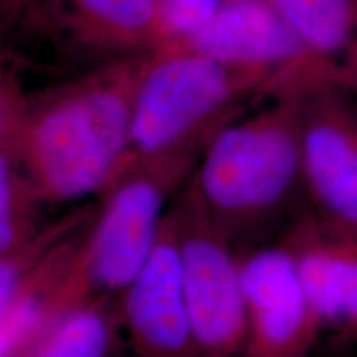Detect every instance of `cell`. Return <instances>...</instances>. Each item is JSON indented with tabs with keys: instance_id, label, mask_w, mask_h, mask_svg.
<instances>
[{
	"instance_id": "cell-1",
	"label": "cell",
	"mask_w": 357,
	"mask_h": 357,
	"mask_svg": "<svg viewBox=\"0 0 357 357\" xmlns=\"http://www.w3.org/2000/svg\"><path fill=\"white\" fill-rule=\"evenodd\" d=\"M151 53L91 66L37 93H26L15 71L3 66L0 149L13 155L45 204L100 197L121 171Z\"/></svg>"
},
{
	"instance_id": "cell-2",
	"label": "cell",
	"mask_w": 357,
	"mask_h": 357,
	"mask_svg": "<svg viewBox=\"0 0 357 357\" xmlns=\"http://www.w3.org/2000/svg\"><path fill=\"white\" fill-rule=\"evenodd\" d=\"M287 89L255 114L225 124L205 147L192 174L213 227L240 253L265 245L306 204L303 178L301 95Z\"/></svg>"
},
{
	"instance_id": "cell-3",
	"label": "cell",
	"mask_w": 357,
	"mask_h": 357,
	"mask_svg": "<svg viewBox=\"0 0 357 357\" xmlns=\"http://www.w3.org/2000/svg\"><path fill=\"white\" fill-rule=\"evenodd\" d=\"M287 89L291 88L271 70L225 63L164 42L151 53L137 86L129 158L207 147L248 105Z\"/></svg>"
},
{
	"instance_id": "cell-4",
	"label": "cell",
	"mask_w": 357,
	"mask_h": 357,
	"mask_svg": "<svg viewBox=\"0 0 357 357\" xmlns=\"http://www.w3.org/2000/svg\"><path fill=\"white\" fill-rule=\"evenodd\" d=\"M205 147L159 158H128L98 197L79 248L75 281L86 300L119 296L144 268L162 220Z\"/></svg>"
},
{
	"instance_id": "cell-5",
	"label": "cell",
	"mask_w": 357,
	"mask_h": 357,
	"mask_svg": "<svg viewBox=\"0 0 357 357\" xmlns=\"http://www.w3.org/2000/svg\"><path fill=\"white\" fill-rule=\"evenodd\" d=\"M182 284L200 357H243L247 339L240 252L218 231L192 184L172 200Z\"/></svg>"
},
{
	"instance_id": "cell-6",
	"label": "cell",
	"mask_w": 357,
	"mask_h": 357,
	"mask_svg": "<svg viewBox=\"0 0 357 357\" xmlns=\"http://www.w3.org/2000/svg\"><path fill=\"white\" fill-rule=\"evenodd\" d=\"M306 208L357 235V89L328 82L301 95Z\"/></svg>"
},
{
	"instance_id": "cell-7",
	"label": "cell",
	"mask_w": 357,
	"mask_h": 357,
	"mask_svg": "<svg viewBox=\"0 0 357 357\" xmlns=\"http://www.w3.org/2000/svg\"><path fill=\"white\" fill-rule=\"evenodd\" d=\"M15 29L66 61L98 66L162 45L155 0H32Z\"/></svg>"
},
{
	"instance_id": "cell-8",
	"label": "cell",
	"mask_w": 357,
	"mask_h": 357,
	"mask_svg": "<svg viewBox=\"0 0 357 357\" xmlns=\"http://www.w3.org/2000/svg\"><path fill=\"white\" fill-rule=\"evenodd\" d=\"M116 305L131 357H200L182 284L172 204L149 260L116 296Z\"/></svg>"
},
{
	"instance_id": "cell-9",
	"label": "cell",
	"mask_w": 357,
	"mask_h": 357,
	"mask_svg": "<svg viewBox=\"0 0 357 357\" xmlns=\"http://www.w3.org/2000/svg\"><path fill=\"white\" fill-rule=\"evenodd\" d=\"M247 296L243 357H310L324 331L280 240L240 253Z\"/></svg>"
},
{
	"instance_id": "cell-10",
	"label": "cell",
	"mask_w": 357,
	"mask_h": 357,
	"mask_svg": "<svg viewBox=\"0 0 357 357\" xmlns=\"http://www.w3.org/2000/svg\"><path fill=\"white\" fill-rule=\"evenodd\" d=\"M174 42L225 63L275 71L291 89L324 82L273 0H223L202 29Z\"/></svg>"
},
{
	"instance_id": "cell-11",
	"label": "cell",
	"mask_w": 357,
	"mask_h": 357,
	"mask_svg": "<svg viewBox=\"0 0 357 357\" xmlns=\"http://www.w3.org/2000/svg\"><path fill=\"white\" fill-rule=\"evenodd\" d=\"M278 240L293 258L323 328L342 341H357V235L334 229L305 208Z\"/></svg>"
},
{
	"instance_id": "cell-12",
	"label": "cell",
	"mask_w": 357,
	"mask_h": 357,
	"mask_svg": "<svg viewBox=\"0 0 357 357\" xmlns=\"http://www.w3.org/2000/svg\"><path fill=\"white\" fill-rule=\"evenodd\" d=\"M328 83L357 89V0H273Z\"/></svg>"
},
{
	"instance_id": "cell-13",
	"label": "cell",
	"mask_w": 357,
	"mask_h": 357,
	"mask_svg": "<svg viewBox=\"0 0 357 357\" xmlns=\"http://www.w3.org/2000/svg\"><path fill=\"white\" fill-rule=\"evenodd\" d=\"M119 336L116 298L101 296L58 316L15 357H109Z\"/></svg>"
},
{
	"instance_id": "cell-14",
	"label": "cell",
	"mask_w": 357,
	"mask_h": 357,
	"mask_svg": "<svg viewBox=\"0 0 357 357\" xmlns=\"http://www.w3.org/2000/svg\"><path fill=\"white\" fill-rule=\"evenodd\" d=\"M42 195L13 155L0 149V253L33 236L45 223Z\"/></svg>"
},
{
	"instance_id": "cell-15",
	"label": "cell",
	"mask_w": 357,
	"mask_h": 357,
	"mask_svg": "<svg viewBox=\"0 0 357 357\" xmlns=\"http://www.w3.org/2000/svg\"><path fill=\"white\" fill-rule=\"evenodd\" d=\"M222 2L223 0H155L162 40L174 42L195 33L215 15Z\"/></svg>"
},
{
	"instance_id": "cell-16",
	"label": "cell",
	"mask_w": 357,
	"mask_h": 357,
	"mask_svg": "<svg viewBox=\"0 0 357 357\" xmlns=\"http://www.w3.org/2000/svg\"><path fill=\"white\" fill-rule=\"evenodd\" d=\"M32 0H0V24L2 32H10L19 24Z\"/></svg>"
},
{
	"instance_id": "cell-17",
	"label": "cell",
	"mask_w": 357,
	"mask_h": 357,
	"mask_svg": "<svg viewBox=\"0 0 357 357\" xmlns=\"http://www.w3.org/2000/svg\"><path fill=\"white\" fill-rule=\"evenodd\" d=\"M326 357H354V356H352L351 352L346 349V347H341V349L334 351V352H331V354L326 356Z\"/></svg>"
}]
</instances>
